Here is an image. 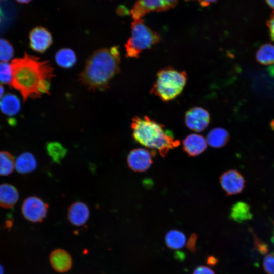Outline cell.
Instances as JSON below:
<instances>
[{"label":"cell","mask_w":274,"mask_h":274,"mask_svg":"<svg viewBox=\"0 0 274 274\" xmlns=\"http://www.w3.org/2000/svg\"><path fill=\"white\" fill-rule=\"evenodd\" d=\"M11 86L18 91L24 102L49 94L54 70L47 61L25 53L11 63Z\"/></svg>","instance_id":"1"},{"label":"cell","mask_w":274,"mask_h":274,"mask_svg":"<svg viewBox=\"0 0 274 274\" xmlns=\"http://www.w3.org/2000/svg\"><path fill=\"white\" fill-rule=\"evenodd\" d=\"M120 61L118 46L98 49L87 59L79 76V81L90 90L105 91L119 72Z\"/></svg>","instance_id":"2"},{"label":"cell","mask_w":274,"mask_h":274,"mask_svg":"<svg viewBox=\"0 0 274 274\" xmlns=\"http://www.w3.org/2000/svg\"><path fill=\"white\" fill-rule=\"evenodd\" d=\"M131 128L133 138L136 142L146 147L156 149L162 157L180 144L164 125L147 116L134 117Z\"/></svg>","instance_id":"3"},{"label":"cell","mask_w":274,"mask_h":274,"mask_svg":"<svg viewBox=\"0 0 274 274\" xmlns=\"http://www.w3.org/2000/svg\"><path fill=\"white\" fill-rule=\"evenodd\" d=\"M187 75L172 67L160 70L150 90L153 95L164 102H168L177 97L183 91L187 82Z\"/></svg>","instance_id":"4"},{"label":"cell","mask_w":274,"mask_h":274,"mask_svg":"<svg viewBox=\"0 0 274 274\" xmlns=\"http://www.w3.org/2000/svg\"><path fill=\"white\" fill-rule=\"evenodd\" d=\"M160 39V35L149 27L142 18L134 19L131 25V36L125 45L126 56L138 58L144 50L152 48Z\"/></svg>","instance_id":"5"},{"label":"cell","mask_w":274,"mask_h":274,"mask_svg":"<svg viewBox=\"0 0 274 274\" xmlns=\"http://www.w3.org/2000/svg\"><path fill=\"white\" fill-rule=\"evenodd\" d=\"M178 0H137L130 11L133 19L142 18L151 12L168 10L175 7Z\"/></svg>","instance_id":"6"},{"label":"cell","mask_w":274,"mask_h":274,"mask_svg":"<svg viewBox=\"0 0 274 274\" xmlns=\"http://www.w3.org/2000/svg\"><path fill=\"white\" fill-rule=\"evenodd\" d=\"M48 206L36 196L27 198L22 206L23 216L32 222L42 221L46 216Z\"/></svg>","instance_id":"7"},{"label":"cell","mask_w":274,"mask_h":274,"mask_svg":"<svg viewBox=\"0 0 274 274\" xmlns=\"http://www.w3.org/2000/svg\"><path fill=\"white\" fill-rule=\"evenodd\" d=\"M155 155L154 150L150 151L143 148L133 149L127 157L128 166L135 172H144L152 164Z\"/></svg>","instance_id":"8"},{"label":"cell","mask_w":274,"mask_h":274,"mask_svg":"<svg viewBox=\"0 0 274 274\" xmlns=\"http://www.w3.org/2000/svg\"><path fill=\"white\" fill-rule=\"evenodd\" d=\"M210 120V116L208 111L200 107L189 109L185 115L186 126L196 132L204 130L209 125Z\"/></svg>","instance_id":"9"},{"label":"cell","mask_w":274,"mask_h":274,"mask_svg":"<svg viewBox=\"0 0 274 274\" xmlns=\"http://www.w3.org/2000/svg\"><path fill=\"white\" fill-rule=\"evenodd\" d=\"M219 180L222 189L227 195L239 193L245 187V179L236 170L224 172L220 176Z\"/></svg>","instance_id":"10"},{"label":"cell","mask_w":274,"mask_h":274,"mask_svg":"<svg viewBox=\"0 0 274 274\" xmlns=\"http://www.w3.org/2000/svg\"><path fill=\"white\" fill-rule=\"evenodd\" d=\"M29 39L30 47L39 53L46 52L53 43L52 35L42 26L33 28L30 32Z\"/></svg>","instance_id":"11"},{"label":"cell","mask_w":274,"mask_h":274,"mask_svg":"<svg viewBox=\"0 0 274 274\" xmlns=\"http://www.w3.org/2000/svg\"><path fill=\"white\" fill-rule=\"evenodd\" d=\"M49 260L52 268L59 273L66 272L72 267L71 256L66 250L62 249L53 250L50 255Z\"/></svg>","instance_id":"12"},{"label":"cell","mask_w":274,"mask_h":274,"mask_svg":"<svg viewBox=\"0 0 274 274\" xmlns=\"http://www.w3.org/2000/svg\"><path fill=\"white\" fill-rule=\"evenodd\" d=\"M207 142L202 136L198 134H191L183 141V149L189 156H196L202 153L207 148Z\"/></svg>","instance_id":"13"},{"label":"cell","mask_w":274,"mask_h":274,"mask_svg":"<svg viewBox=\"0 0 274 274\" xmlns=\"http://www.w3.org/2000/svg\"><path fill=\"white\" fill-rule=\"evenodd\" d=\"M90 212L88 206L82 202H76L68 209V219L70 223L76 226L85 224L89 217Z\"/></svg>","instance_id":"14"},{"label":"cell","mask_w":274,"mask_h":274,"mask_svg":"<svg viewBox=\"0 0 274 274\" xmlns=\"http://www.w3.org/2000/svg\"><path fill=\"white\" fill-rule=\"evenodd\" d=\"M19 199V193L11 184H0V207L10 209L13 207Z\"/></svg>","instance_id":"15"},{"label":"cell","mask_w":274,"mask_h":274,"mask_svg":"<svg viewBox=\"0 0 274 274\" xmlns=\"http://www.w3.org/2000/svg\"><path fill=\"white\" fill-rule=\"evenodd\" d=\"M20 109L21 101L14 94L7 93L0 99V111L6 116H15Z\"/></svg>","instance_id":"16"},{"label":"cell","mask_w":274,"mask_h":274,"mask_svg":"<svg viewBox=\"0 0 274 274\" xmlns=\"http://www.w3.org/2000/svg\"><path fill=\"white\" fill-rule=\"evenodd\" d=\"M37 161L34 155L28 152L20 154L15 161V168L21 174L33 172L37 167Z\"/></svg>","instance_id":"17"},{"label":"cell","mask_w":274,"mask_h":274,"mask_svg":"<svg viewBox=\"0 0 274 274\" xmlns=\"http://www.w3.org/2000/svg\"><path fill=\"white\" fill-rule=\"evenodd\" d=\"M229 139V134L226 130L222 128H215L208 133L206 140L211 147L219 148L225 145Z\"/></svg>","instance_id":"18"},{"label":"cell","mask_w":274,"mask_h":274,"mask_svg":"<svg viewBox=\"0 0 274 274\" xmlns=\"http://www.w3.org/2000/svg\"><path fill=\"white\" fill-rule=\"evenodd\" d=\"M230 217L234 221L241 223L252 218L250 207L244 202H237L231 209Z\"/></svg>","instance_id":"19"},{"label":"cell","mask_w":274,"mask_h":274,"mask_svg":"<svg viewBox=\"0 0 274 274\" xmlns=\"http://www.w3.org/2000/svg\"><path fill=\"white\" fill-rule=\"evenodd\" d=\"M57 64L63 68L73 67L77 61V57L73 50L70 48H62L58 50L55 56Z\"/></svg>","instance_id":"20"},{"label":"cell","mask_w":274,"mask_h":274,"mask_svg":"<svg viewBox=\"0 0 274 274\" xmlns=\"http://www.w3.org/2000/svg\"><path fill=\"white\" fill-rule=\"evenodd\" d=\"M257 62L263 65L274 64V45L266 43L258 49L256 53Z\"/></svg>","instance_id":"21"},{"label":"cell","mask_w":274,"mask_h":274,"mask_svg":"<svg viewBox=\"0 0 274 274\" xmlns=\"http://www.w3.org/2000/svg\"><path fill=\"white\" fill-rule=\"evenodd\" d=\"M165 241L168 248L173 250H179L184 247L186 238L183 232L177 230H171L166 234Z\"/></svg>","instance_id":"22"},{"label":"cell","mask_w":274,"mask_h":274,"mask_svg":"<svg viewBox=\"0 0 274 274\" xmlns=\"http://www.w3.org/2000/svg\"><path fill=\"white\" fill-rule=\"evenodd\" d=\"M46 149L52 160L59 163L64 157L67 153L66 149L60 143L51 142L47 143Z\"/></svg>","instance_id":"23"},{"label":"cell","mask_w":274,"mask_h":274,"mask_svg":"<svg viewBox=\"0 0 274 274\" xmlns=\"http://www.w3.org/2000/svg\"><path fill=\"white\" fill-rule=\"evenodd\" d=\"M13 155L7 151H0V176H8L15 168Z\"/></svg>","instance_id":"24"},{"label":"cell","mask_w":274,"mask_h":274,"mask_svg":"<svg viewBox=\"0 0 274 274\" xmlns=\"http://www.w3.org/2000/svg\"><path fill=\"white\" fill-rule=\"evenodd\" d=\"M14 54L11 43L3 38H0V62H6L10 60Z\"/></svg>","instance_id":"25"},{"label":"cell","mask_w":274,"mask_h":274,"mask_svg":"<svg viewBox=\"0 0 274 274\" xmlns=\"http://www.w3.org/2000/svg\"><path fill=\"white\" fill-rule=\"evenodd\" d=\"M12 74L11 64L0 62V83L11 84Z\"/></svg>","instance_id":"26"},{"label":"cell","mask_w":274,"mask_h":274,"mask_svg":"<svg viewBox=\"0 0 274 274\" xmlns=\"http://www.w3.org/2000/svg\"><path fill=\"white\" fill-rule=\"evenodd\" d=\"M263 266L267 273L274 274V253L266 255L263 260Z\"/></svg>","instance_id":"27"},{"label":"cell","mask_w":274,"mask_h":274,"mask_svg":"<svg viewBox=\"0 0 274 274\" xmlns=\"http://www.w3.org/2000/svg\"><path fill=\"white\" fill-rule=\"evenodd\" d=\"M197 239V235L195 233L192 234L187 243L188 249L192 252H194L196 250Z\"/></svg>","instance_id":"28"},{"label":"cell","mask_w":274,"mask_h":274,"mask_svg":"<svg viewBox=\"0 0 274 274\" xmlns=\"http://www.w3.org/2000/svg\"><path fill=\"white\" fill-rule=\"evenodd\" d=\"M193 274H215V273L209 267L199 266L194 269Z\"/></svg>","instance_id":"29"},{"label":"cell","mask_w":274,"mask_h":274,"mask_svg":"<svg viewBox=\"0 0 274 274\" xmlns=\"http://www.w3.org/2000/svg\"><path fill=\"white\" fill-rule=\"evenodd\" d=\"M266 24L269 30L270 38L274 42V13L267 21Z\"/></svg>","instance_id":"30"},{"label":"cell","mask_w":274,"mask_h":274,"mask_svg":"<svg viewBox=\"0 0 274 274\" xmlns=\"http://www.w3.org/2000/svg\"><path fill=\"white\" fill-rule=\"evenodd\" d=\"M256 246L257 247L258 250L262 253H265L267 251V246L264 243H263L261 241L257 239L255 241Z\"/></svg>","instance_id":"31"},{"label":"cell","mask_w":274,"mask_h":274,"mask_svg":"<svg viewBox=\"0 0 274 274\" xmlns=\"http://www.w3.org/2000/svg\"><path fill=\"white\" fill-rule=\"evenodd\" d=\"M218 262V259L213 256H210L207 259V263L209 266H215Z\"/></svg>","instance_id":"32"},{"label":"cell","mask_w":274,"mask_h":274,"mask_svg":"<svg viewBox=\"0 0 274 274\" xmlns=\"http://www.w3.org/2000/svg\"><path fill=\"white\" fill-rule=\"evenodd\" d=\"M217 0H198L200 5L202 6H207L210 4L217 1Z\"/></svg>","instance_id":"33"},{"label":"cell","mask_w":274,"mask_h":274,"mask_svg":"<svg viewBox=\"0 0 274 274\" xmlns=\"http://www.w3.org/2000/svg\"><path fill=\"white\" fill-rule=\"evenodd\" d=\"M267 4L274 10V0H265Z\"/></svg>","instance_id":"34"},{"label":"cell","mask_w":274,"mask_h":274,"mask_svg":"<svg viewBox=\"0 0 274 274\" xmlns=\"http://www.w3.org/2000/svg\"><path fill=\"white\" fill-rule=\"evenodd\" d=\"M4 88L2 86V85L0 84V99L2 98V97L4 96Z\"/></svg>","instance_id":"35"},{"label":"cell","mask_w":274,"mask_h":274,"mask_svg":"<svg viewBox=\"0 0 274 274\" xmlns=\"http://www.w3.org/2000/svg\"><path fill=\"white\" fill-rule=\"evenodd\" d=\"M17 2L21 3H27L30 2L31 0H16Z\"/></svg>","instance_id":"36"},{"label":"cell","mask_w":274,"mask_h":274,"mask_svg":"<svg viewBox=\"0 0 274 274\" xmlns=\"http://www.w3.org/2000/svg\"><path fill=\"white\" fill-rule=\"evenodd\" d=\"M0 274H4V269L1 265H0Z\"/></svg>","instance_id":"37"},{"label":"cell","mask_w":274,"mask_h":274,"mask_svg":"<svg viewBox=\"0 0 274 274\" xmlns=\"http://www.w3.org/2000/svg\"><path fill=\"white\" fill-rule=\"evenodd\" d=\"M1 10H0V15H1Z\"/></svg>","instance_id":"38"}]
</instances>
